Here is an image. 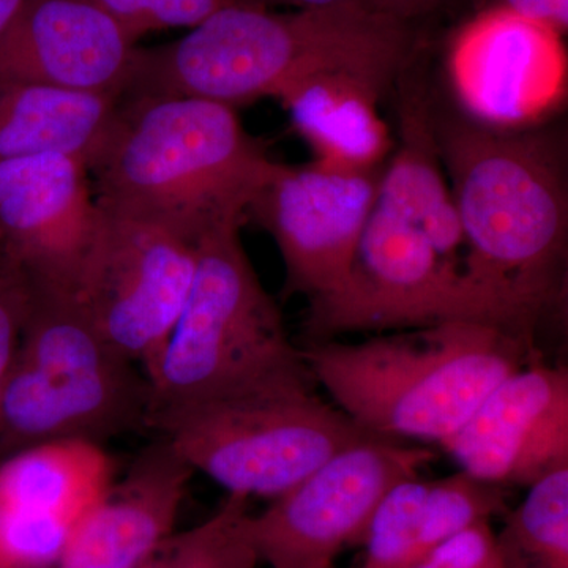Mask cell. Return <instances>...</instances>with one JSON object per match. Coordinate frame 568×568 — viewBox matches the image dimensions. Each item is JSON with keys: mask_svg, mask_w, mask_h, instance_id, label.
<instances>
[{"mask_svg": "<svg viewBox=\"0 0 568 568\" xmlns=\"http://www.w3.org/2000/svg\"><path fill=\"white\" fill-rule=\"evenodd\" d=\"M433 115L457 205L465 268L521 335L567 293L568 190L562 144L544 130L497 132L465 115Z\"/></svg>", "mask_w": 568, "mask_h": 568, "instance_id": "1", "label": "cell"}, {"mask_svg": "<svg viewBox=\"0 0 568 568\" xmlns=\"http://www.w3.org/2000/svg\"><path fill=\"white\" fill-rule=\"evenodd\" d=\"M414 48L413 26L361 2L276 10L230 0L182 39L138 48L125 97H192L239 106L297 82L349 71L390 88Z\"/></svg>", "mask_w": 568, "mask_h": 568, "instance_id": "2", "label": "cell"}, {"mask_svg": "<svg viewBox=\"0 0 568 568\" xmlns=\"http://www.w3.org/2000/svg\"><path fill=\"white\" fill-rule=\"evenodd\" d=\"M276 166L233 106L192 97H123L89 173L104 207L197 244L220 227L242 226Z\"/></svg>", "mask_w": 568, "mask_h": 568, "instance_id": "3", "label": "cell"}, {"mask_svg": "<svg viewBox=\"0 0 568 568\" xmlns=\"http://www.w3.org/2000/svg\"><path fill=\"white\" fill-rule=\"evenodd\" d=\"M302 349L315 383L355 425L420 446H440L506 377L540 358L536 339L466 321Z\"/></svg>", "mask_w": 568, "mask_h": 568, "instance_id": "4", "label": "cell"}, {"mask_svg": "<svg viewBox=\"0 0 568 568\" xmlns=\"http://www.w3.org/2000/svg\"><path fill=\"white\" fill-rule=\"evenodd\" d=\"M241 227H220L197 242L189 301L145 376L148 429L185 407L315 388L304 349L254 271Z\"/></svg>", "mask_w": 568, "mask_h": 568, "instance_id": "5", "label": "cell"}, {"mask_svg": "<svg viewBox=\"0 0 568 568\" xmlns=\"http://www.w3.org/2000/svg\"><path fill=\"white\" fill-rule=\"evenodd\" d=\"M148 417L140 366L99 334L77 295L32 284L0 410V459L65 440L104 446L148 429Z\"/></svg>", "mask_w": 568, "mask_h": 568, "instance_id": "6", "label": "cell"}, {"mask_svg": "<svg viewBox=\"0 0 568 568\" xmlns=\"http://www.w3.org/2000/svg\"><path fill=\"white\" fill-rule=\"evenodd\" d=\"M149 432L227 495L272 500L338 452L379 437L313 390L185 407L155 418Z\"/></svg>", "mask_w": 568, "mask_h": 568, "instance_id": "7", "label": "cell"}, {"mask_svg": "<svg viewBox=\"0 0 568 568\" xmlns=\"http://www.w3.org/2000/svg\"><path fill=\"white\" fill-rule=\"evenodd\" d=\"M457 321L519 334L462 265L446 260L417 226L376 200L345 280L308 302L305 332L313 343Z\"/></svg>", "mask_w": 568, "mask_h": 568, "instance_id": "8", "label": "cell"}, {"mask_svg": "<svg viewBox=\"0 0 568 568\" xmlns=\"http://www.w3.org/2000/svg\"><path fill=\"white\" fill-rule=\"evenodd\" d=\"M196 265V242L102 205L74 295L99 334L148 376L185 308Z\"/></svg>", "mask_w": 568, "mask_h": 568, "instance_id": "9", "label": "cell"}, {"mask_svg": "<svg viewBox=\"0 0 568 568\" xmlns=\"http://www.w3.org/2000/svg\"><path fill=\"white\" fill-rule=\"evenodd\" d=\"M435 452L373 437L328 458L301 484L252 517L257 552L271 568H320L364 544L377 507L402 481L418 477Z\"/></svg>", "mask_w": 568, "mask_h": 568, "instance_id": "10", "label": "cell"}, {"mask_svg": "<svg viewBox=\"0 0 568 568\" xmlns=\"http://www.w3.org/2000/svg\"><path fill=\"white\" fill-rule=\"evenodd\" d=\"M447 80L462 115L497 132H526L566 103L562 33L499 6L477 11L452 37Z\"/></svg>", "mask_w": 568, "mask_h": 568, "instance_id": "11", "label": "cell"}, {"mask_svg": "<svg viewBox=\"0 0 568 568\" xmlns=\"http://www.w3.org/2000/svg\"><path fill=\"white\" fill-rule=\"evenodd\" d=\"M381 171L278 163L254 197L248 219L274 239L286 294L312 302L345 280L376 205Z\"/></svg>", "mask_w": 568, "mask_h": 568, "instance_id": "12", "label": "cell"}, {"mask_svg": "<svg viewBox=\"0 0 568 568\" xmlns=\"http://www.w3.org/2000/svg\"><path fill=\"white\" fill-rule=\"evenodd\" d=\"M100 224L84 160L44 153L0 163V256L33 286L74 294Z\"/></svg>", "mask_w": 568, "mask_h": 568, "instance_id": "13", "label": "cell"}, {"mask_svg": "<svg viewBox=\"0 0 568 568\" xmlns=\"http://www.w3.org/2000/svg\"><path fill=\"white\" fill-rule=\"evenodd\" d=\"M115 478L99 444H41L0 459V568H54Z\"/></svg>", "mask_w": 568, "mask_h": 568, "instance_id": "14", "label": "cell"}, {"mask_svg": "<svg viewBox=\"0 0 568 568\" xmlns=\"http://www.w3.org/2000/svg\"><path fill=\"white\" fill-rule=\"evenodd\" d=\"M440 447L459 470L503 488L568 467V369L540 358L523 366Z\"/></svg>", "mask_w": 568, "mask_h": 568, "instance_id": "15", "label": "cell"}, {"mask_svg": "<svg viewBox=\"0 0 568 568\" xmlns=\"http://www.w3.org/2000/svg\"><path fill=\"white\" fill-rule=\"evenodd\" d=\"M138 48L97 0H26L0 37V80L123 99Z\"/></svg>", "mask_w": 568, "mask_h": 568, "instance_id": "16", "label": "cell"}, {"mask_svg": "<svg viewBox=\"0 0 568 568\" xmlns=\"http://www.w3.org/2000/svg\"><path fill=\"white\" fill-rule=\"evenodd\" d=\"M192 476L159 437L89 511L54 568H140L174 532Z\"/></svg>", "mask_w": 568, "mask_h": 568, "instance_id": "17", "label": "cell"}, {"mask_svg": "<svg viewBox=\"0 0 568 568\" xmlns=\"http://www.w3.org/2000/svg\"><path fill=\"white\" fill-rule=\"evenodd\" d=\"M386 89L349 73L325 71L280 97L294 129L315 152V162L346 171H375L394 151L379 100Z\"/></svg>", "mask_w": 568, "mask_h": 568, "instance_id": "18", "label": "cell"}, {"mask_svg": "<svg viewBox=\"0 0 568 568\" xmlns=\"http://www.w3.org/2000/svg\"><path fill=\"white\" fill-rule=\"evenodd\" d=\"M121 97L0 80V163L44 153L91 166L118 118Z\"/></svg>", "mask_w": 568, "mask_h": 568, "instance_id": "19", "label": "cell"}, {"mask_svg": "<svg viewBox=\"0 0 568 568\" xmlns=\"http://www.w3.org/2000/svg\"><path fill=\"white\" fill-rule=\"evenodd\" d=\"M399 115L402 138L381 171L377 201L409 220L437 252L465 268V239L437 152L432 108L409 92Z\"/></svg>", "mask_w": 568, "mask_h": 568, "instance_id": "20", "label": "cell"}, {"mask_svg": "<svg viewBox=\"0 0 568 568\" xmlns=\"http://www.w3.org/2000/svg\"><path fill=\"white\" fill-rule=\"evenodd\" d=\"M496 532L504 568H568V467L530 485Z\"/></svg>", "mask_w": 568, "mask_h": 568, "instance_id": "21", "label": "cell"}, {"mask_svg": "<svg viewBox=\"0 0 568 568\" xmlns=\"http://www.w3.org/2000/svg\"><path fill=\"white\" fill-rule=\"evenodd\" d=\"M248 500L227 495L200 525L164 538L140 568H260Z\"/></svg>", "mask_w": 568, "mask_h": 568, "instance_id": "22", "label": "cell"}, {"mask_svg": "<svg viewBox=\"0 0 568 568\" xmlns=\"http://www.w3.org/2000/svg\"><path fill=\"white\" fill-rule=\"evenodd\" d=\"M508 510L506 488L478 480L465 470L428 481L418 514L410 566L462 530L478 523H491L493 518L504 517Z\"/></svg>", "mask_w": 568, "mask_h": 568, "instance_id": "23", "label": "cell"}, {"mask_svg": "<svg viewBox=\"0 0 568 568\" xmlns=\"http://www.w3.org/2000/svg\"><path fill=\"white\" fill-rule=\"evenodd\" d=\"M122 26L123 31L140 41L148 33L168 29H193L207 20L230 0H97Z\"/></svg>", "mask_w": 568, "mask_h": 568, "instance_id": "24", "label": "cell"}, {"mask_svg": "<svg viewBox=\"0 0 568 568\" xmlns=\"http://www.w3.org/2000/svg\"><path fill=\"white\" fill-rule=\"evenodd\" d=\"M31 298V280L17 264L0 256V410Z\"/></svg>", "mask_w": 568, "mask_h": 568, "instance_id": "25", "label": "cell"}, {"mask_svg": "<svg viewBox=\"0 0 568 568\" xmlns=\"http://www.w3.org/2000/svg\"><path fill=\"white\" fill-rule=\"evenodd\" d=\"M409 568H504L491 523L470 526L448 538Z\"/></svg>", "mask_w": 568, "mask_h": 568, "instance_id": "26", "label": "cell"}, {"mask_svg": "<svg viewBox=\"0 0 568 568\" xmlns=\"http://www.w3.org/2000/svg\"><path fill=\"white\" fill-rule=\"evenodd\" d=\"M491 6L504 7L519 17L540 22L567 36L568 0H495Z\"/></svg>", "mask_w": 568, "mask_h": 568, "instance_id": "27", "label": "cell"}, {"mask_svg": "<svg viewBox=\"0 0 568 568\" xmlns=\"http://www.w3.org/2000/svg\"><path fill=\"white\" fill-rule=\"evenodd\" d=\"M448 2L450 0H366L373 10L410 26L414 21L443 9Z\"/></svg>", "mask_w": 568, "mask_h": 568, "instance_id": "28", "label": "cell"}, {"mask_svg": "<svg viewBox=\"0 0 568 568\" xmlns=\"http://www.w3.org/2000/svg\"><path fill=\"white\" fill-rule=\"evenodd\" d=\"M244 2L254 3V6L267 7V9L284 10H304L321 9V7L339 6V3L361 2L366 0H244Z\"/></svg>", "mask_w": 568, "mask_h": 568, "instance_id": "29", "label": "cell"}, {"mask_svg": "<svg viewBox=\"0 0 568 568\" xmlns=\"http://www.w3.org/2000/svg\"><path fill=\"white\" fill-rule=\"evenodd\" d=\"M26 0H0V37L10 28Z\"/></svg>", "mask_w": 568, "mask_h": 568, "instance_id": "30", "label": "cell"}, {"mask_svg": "<svg viewBox=\"0 0 568 568\" xmlns=\"http://www.w3.org/2000/svg\"><path fill=\"white\" fill-rule=\"evenodd\" d=\"M321 568H335V564H331V566H325V567H321Z\"/></svg>", "mask_w": 568, "mask_h": 568, "instance_id": "31", "label": "cell"}]
</instances>
